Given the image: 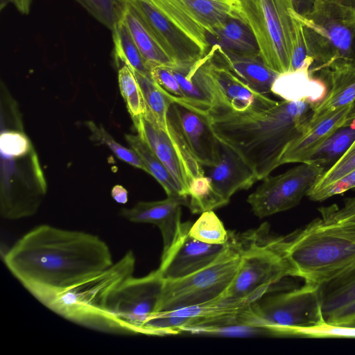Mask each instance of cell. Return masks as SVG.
I'll list each match as a JSON object with an SVG mask.
<instances>
[{
  "label": "cell",
  "instance_id": "cell-1",
  "mask_svg": "<svg viewBox=\"0 0 355 355\" xmlns=\"http://www.w3.org/2000/svg\"><path fill=\"white\" fill-rule=\"evenodd\" d=\"M3 261L45 306L61 293L114 263L108 245L98 236L49 225L25 234L7 251Z\"/></svg>",
  "mask_w": 355,
  "mask_h": 355
},
{
  "label": "cell",
  "instance_id": "cell-2",
  "mask_svg": "<svg viewBox=\"0 0 355 355\" xmlns=\"http://www.w3.org/2000/svg\"><path fill=\"white\" fill-rule=\"evenodd\" d=\"M194 110L205 116L219 142L236 153L262 180L279 166L286 145L306 129L313 106L306 101L283 100L266 109L236 111L211 106Z\"/></svg>",
  "mask_w": 355,
  "mask_h": 355
},
{
  "label": "cell",
  "instance_id": "cell-3",
  "mask_svg": "<svg viewBox=\"0 0 355 355\" xmlns=\"http://www.w3.org/2000/svg\"><path fill=\"white\" fill-rule=\"evenodd\" d=\"M1 216L16 220L34 215L46 193V184L37 154L23 131L16 103L1 105Z\"/></svg>",
  "mask_w": 355,
  "mask_h": 355
},
{
  "label": "cell",
  "instance_id": "cell-4",
  "mask_svg": "<svg viewBox=\"0 0 355 355\" xmlns=\"http://www.w3.org/2000/svg\"><path fill=\"white\" fill-rule=\"evenodd\" d=\"M278 245L293 277L318 286L355 263V225L317 218Z\"/></svg>",
  "mask_w": 355,
  "mask_h": 355
},
{
  "label": "cell",
  "instance_id": "cell-5",
  "mask_svg": "<svg viewBox=\"0 0 355 355\" xmlns=\"http://www.w3.org/2000/svg\"><path fill=\"white\" fill-rule=\"evenodd\" d=\"M135 257L128 251L116 263L61 293L46 306L60 316L97 331L119 334L107 304L112 292L133 276Z\"/></svg>",
  "mask_w": 355,
  "mask_h": 355
},
{
  "label": "cell",
  "instance_id": "cell-6",
  "mask_svg": "<svg viewBox=\"0 0 355 355\" xmlns=\"http://www.w3.org/2000/svg\"><path fill=\"white\" fill-rule=\"evenodd\" d=\"M264 230L240 239L241 261L236 274L221 299L255 302L284 278L293 277L281 252L278 238L264 239Z\"/></svg>",
  "mask_w": 355,
  "mask_h": 355
},
{
  "label": "cell",
  "instance_id": "cell-7",
  "mask_svg": "<svg viewBox=\"0 0 355 355\" xmlns=\"http://www.w3.org/2000/svg\"><path fill=\"white\" fill-rule=\"evenodd\" d=\"M297 16L303 25L309 56L318 64L312 67L313 73L350 64L355 12L319 0L311 12H297Z\"/></svg>",
  "mask_w": 355,
  "mask_h": 355
},
{
  "label": "cell",
  "instance_id": "cell-8",
  "mask_svg": "<svg viewBox=\"0 0 355 355\" xmlns=\"http://www.w3.org/2000/svg\"><path fill=\"white\" fill-rule=\"evenodd\" d=\"M265 64L279 74L290 71L293 40V0H240Z\"/></svg>",
  "mask_w": 355,
  "mask_h": 355
},
{
  "label": "cell",
  "instance_id": "cell-9",
  "mask_svg": "<svg viewBox=\"0 0 355 355\" xmlns=\"http://www.w3.org/2000/svg\"><path fill=\"white\" fill-rule=\"evenodd\" d=\"M241 261L240 239L212 263L182 278L165 280L157 312L170 311L221 299L232 282Z\"/></svg>",
  "mask_w": 355,
  "mask_h": 355
},
{
  "label": "cell",
  "instance_id": "cell-10",
  "mask_svg": "<svg viewBox=\"0 0 355 355\" xmlns=\"http://www.w3.org/2000/svg\"><path fill=\"white\" fill-rule=\"evenodd\" d=\"M132 119L138 136L169 171L182 196L188 198L192 180L205 173L193 155L171 105L165 130L148 113Z\"/></svg>",
  "mask_w": 355,
  "mask_h": 355
},
{
  "label": "cell",
  "instance_id": "cell-11",
  "mask_svg": "<svg viewBox=\"0 0 355 355\" xmlns=\"http://www.w3.org/2000/svg\"><path fill=\"white\" fill-rule=\"evenodd\" d=\"M189 72L209 98L211 106L245 111L269 108L279 103L257 92L233 73L223 62L218 44L192 65Z\"/></svg>",
  "mask_w": 355,
  "mask_h": 355
},
{
  "label": "cell",
  "instance_id": "cell-12",
  "mask_svg": "<svg viewBox=\"0 0 355 355\" xmlns=\"http://www.w3.org/2000/svg\"><path fill=\"white\" fill-rule=\"evenodd\" d=\"M254 302L218 299L170 311L156 312L144 324L141 334L197 335L202 330L234 322L248 313Z\"/></svg>",
  "mask_w": 355,
  "mask_h": 355
},
{
  "label": "cell",
  "instance_id": "cell-13",
  "mask_svg": "<svg viewBox=\"0 0 355 355\" xmlns=\"http://www.w3.org/2000/svg\"><path fill=\"white\" fill-rule=\"evenodd\" d=\"M164 279L159 269L142 277L128 278L111 294L107 311L119 334H139L157 312Z\"/></svg>",
  "mask_w": 355,
  "mask_h": 355
},
{
  "label": "cell",
  "instance_id": "cell-14",
  "mask_svg": "<svg viewBox=\"0 0 355 355\" xmlns=\"http://www.w3.org/2000/svg\"><path fill=\"white\" fill-rule=\"evenodd\" d=\"M325 169L310 163H300L284 173L268 175L247 202L252 211L261 218L297 206Z\"/></svg>",
  "mask_w": 355,
  "mask_h": 355
},
{
  "label": "cell",
  "instance_id": "cell-15",
  "mask_svg": "<svg viewBox=\"0 0 355 355\" xmlns=\"http://www.w3.org/2000/svg\"><path fill=\"white\" fill-rule=\"evenodd\" d=\"M255 306L259 315L277 328L281 337H295L297 329L325 320L318 286L310 284L259 299Z\"/></svg>",
  "mask_w": 355,
  "mask_h": 355
},
{
  "label": "cell",
  "instance_id": "cell-16",
  "mask_svg": "<svg viewBox=\"0 0 355 355\" xmlns=\"http://www.w3.org/2000/svg\"><path fill=\"white\" fill-rule=\"evenodd\" d=\"M154 39L178 67L190 68L206 53L171 21L150 0H127Z\"/></svg>",
  "mask_w": 355,
  "mask_h": 355
},
{
  "label": "cell",
  "instance_id": "cell-17",
  "mask_svg": "<svg viewBox=\"0 0 355 355\" xmlns=\"http://www.w3.org/2000/svg\"><path fill=\"white\" fill-rule=\"evenodd\" d=\"M190 223H184L182 234L168 254L161 259L159 270L165 280L182 278L216 261L230 246L212 245L198 241L188 234Z\"/></svg>",
  "mask_w": 355,
  "mask_h": 355
},
{
  "label": "cell",
  "instance_id": "cell-18",
  "mask_svg": "<svg viewBox=\"0 0 355 355\" xmlns=\"http://www.w3.org/2000/svg\"><path fill=\"white\" fill-rule=\"evenodd\" d=\"M188 205V198L167 197L162 200L138 202L131 208H123L121 215L132 223L154 224L159 229L163 240L164 259L179 239L183 228L181 207Z\"/></svg>",
  "mask_w": 355,
  "mask_h": 355
},
{
  "label": "cell",
  "instance_id": "cell-19",
  "mask_svg": "<svg viewBox=\"0 0 355 355\" xmlns=\"http://www.w3.org/2000/svg\"><path fill=\"white\" fill-rule=\"evenodd\" d=\"M171 107L197 161L205 167L216 165L220 158L221 145L205 116L180 103L172 101Z\"/></svg>",
  "mask_w": 355,
  "mask_h": 355
},
{
  "label": "cell",
  "instance_id": "cell-20",
  "mask_svg": "<svg viewBox=\"0 0 355 355\" xmlns=\"http://www.w3.org/2000/svg\"><path fill=\"white\" fill-rule=\"evenodd\" d=\"M313 59H309L300 69L279 74L271 92L284 101H306L316 107L327 94L326 83L315 76L311 71Z\"/></svg>",
  "mask_w": 355,
  "mask_h": 355
},
{
  "label": "cell",
  "instance_id": "cell-21",
  "mask_svg": "<svg viewBox=\"0 0 355 355\" xmlns=\"http://www.w3.org/2000/svg\"><path fill=\"white\" fill-rule=\"evenodd\" d=\"M352 105L330 113L290 141L280 155L279 166L287 163H305L314 150L343 124Z\"/></svg>",
  "mask_w": 355,
  "mask_h": 355
},
{
  "label": "cell",
  "instance_id": "cell-22",
  "mask_svg": "<svg viewBox=\"0 0 355 355\" xmlns=\"http://www.w3.org/2000/svg\"><path fill=\"white\" fill-rule=\"evenodd\" d=\"M220 158L208 168V175L215 191L228 202L240 190L248 189L258 179L245 162L234 151L221 144Z\"/></svg>",
  "mask_w": 355,
  "mask_h": 355
},
{
  "label": "cell",
  "instance_id": "cell-23",
  "mask_svg": "<svg viewBox=\"0 0 355 355\" xmlns=\"http://www.w3.org/2000/svg\"><path fill=\"white\" fill-rule=\"evenodd\" d=\"M212 37L231 19L244 21L240 0H171Z\"/></svg>",
  "mask_w": 355,
  "mask_h": 355
},
{
  "label": "cell",
  "instance_id": "cell-24",
  "mask_svg": "<svg viewBox=\"0 0 355 355\" xmlns=\"http://www.w3.org/2000/svg\"><path fill=\"white\" fill-rule=\"evenodd\" d=\"M329 77L331 87L324 98L313 108L307 127L327 115L355 101V68L350 64L324 70Z\"/></svg>",
  "mask_w": 355,
  "mask_h": 355
},
{
  "label": "cell",
  "instance_id": "cell-25",
  "mask_svg": "<svg viewBox=\"0 0 355 355\" xmlns=\"http://www.w3.org/2000/svg\"><path fill=\"white\" fill-rule=\"evenodd\" d=\"M224 64L252 89L262 94L271 92L279 73L268 68L260 55H240L225 51L218 44Z\"/></svg>",
  "mask_w": 355,
  "mask_h": 355
},
{
  "label": "cell",
  "instance_id": "cell-26",
  "mask_svg": "<svg viewBox=\"0 0 355 355\" xmlns=\"http://www.w3.org/2000/svg\"><path fill=\"white\" fill-rule=\"evenodd\" d=\"M122 20L127 26L149 70L155 65L178 67L161 49L135 9L127 0Z\"/></svg>",
  "mask_w": 355,
  "mask_h": 355
},
{
  "label": "cell",
  "instance_id": "cell-27",
  "mask_svg": "<svg viewBox=\"0 0 355 355\" xmlns=\"http://www.w3.org/2000/svg\"><path fill=\"white\" fill-rule=\"evenodd\" d=\"M324 320L355 301V263L318 286Z\"/></svg>",
  "mask_w": 355,
  "mask_h": 355
},
{
  "label": "cell",
  "instance_id": "cell-28",
  "mask_svg": "<svg viewBox=\"0 0 355 355\" xmlns=\"http://www.w3.org/2000/svg\"><path fill=\"white\" fill-rule=\"evenodd\" d=\"M213 37L226 52L240 55H260L252 31L242 20L229 19Z\"/></svg>",
  "mask_w": 355,
  "mask_h": 355
},
{
  "label": "cell",
  "instance_id": "cell-29",
  "mask_svg": "<svg viewBox=\"0 0 355 355\" xmlns=\"http://www.w3.org/2000/svg\"><path fill=\"white\" fill-rule=\"evenodd\" d=\"M354 140L355 127L341 125L314 150L305 163L316 164L327 170L343 156Z\"/></svg>",
  "mask_w": 355,
  "mask_h": 355
},
{
  "label": "cell",
  "instance_id": "cell-30",
  "mask_svg": "<svg viewBox=\"0 0 355 355\" xmlns=\"http://www.w3.org/2000/svg\"><path fill=\"white\" fill-rule=\"evenodd\" d=\"M125 137L130 148L146 167L148 173L160 184L168 197L186 198L182 196L178 184L165 166L138 135H125Z\"/></svg>",
  "mask_w": 355,
  "mask_h": 355
},
{
  "label": "cell",
  "instance_id": "cell-31",
  "mask_svg": "<svg viewBox=\"0 0 355 355\" xmlns=\"http://www.w3.org/2000/svg\"><path fill=\"white\" fill-rule=\"evenodd\" d=\"M112 32L116 62L152 78L150 70L122 19Z\"/></svg>",
  "mask_w": 355,
  "mask_h": 355
},
{
  "label": "cell",
  "instance_id": "cell-32",
  "mask_svg": "<svg viewBox=\"0 0 355 355\" xmlns=\"http://www.w3.org/2000/svg\"><path fill=\"white\" fill-rule=\"evenodd\" d=\"M139 85L145 104L146 113L159 127L166 128L167 114L172 103L167 92L157 84L153 78L133 71Z\"/></svg>",
  "mask_w": 355,
  "mask_h": 355
},
{
  "label": "cell",
  "instance_id": "cell-33",
  "mask_svg": "<svg viewBox=\"0 0 355 355\" xmlns=\"http://www.w3.org/2000/svg\"><path fill=\"white\" fill-rule=\"evenodd\" d=\"M229 202L214 189L207 175L193 178L188 193L187 207L193 214H202L226 205Z\"/></svg>",
  "mask_w": 355,
  "mask_h": 355
},
{
  "label": "cell",
  "instance_id": "cell-34",
  "mask_svg": "<svg viewBox=\"0 0 355 355\" xmlns=\"http://www.w3.org/2000/svg\"><path fill=\"white\" fill-rule=\"evenodd\" d=\"M188 234L198 241L212 245L227 244L231 235L213 210L202 213L190 225Z\"/></svg>",
  "mask_w": 355,
  "mask_h": 355
},
{
  "label": "cell",
  "instance_id": "cell-35",
  "mask_svg": "<svg viewBox=\"0 0 355 355\" xmlns=\"http://www.w3.org/2000/svg\"><path fill=\"white\" fill-rule=\"evenodd\" d=\"M347 125L355 127V101L352 103L342 125ZM354 168H355V140L343 156L323 173L320 179L309 189L307 193L327 186Z\"/></svg>",
  "mask_w": 355,
  "mask_h": 355
},
{
  "label": "cell",
  "instance_id": "cell-36",
  "mask_svg": "<svg viewBox=\"0 0 355 355\" xmlns=\"http://www.w3.org/2000/svg\"><path fill=\"white\" fill-rule=\"evenodd\" d=\"M121 94L132 119L144 115L147 110L136 77L128 66H121L118 71Z\"/></svg>",
  "mask_w": 355,
  "mask_h": 355
},
{
  "label": "cell",
  "instance_id": "cell-37",
  "mask_svg": "<svg viewBox=\"0 0 355 355\" xmlns=\"http://www.w3.org/2000/svg\"><path fill=\"white\" fill-rule=\"evenodd\" d=\"M97 21L112 31L121 20L126 0H75Z\"/></svg>",
  "mask_w": 355,
  "mask_h": 355
},
{
  "label": "cell",
  "instance_id": "cell-38",
  "mask_svg": "<svg viewBox=\"0 0 355 355\" xmlns=\"http://www.w3.org/2000/svg\"><path fill=\"white\" fill-rule=\"evenodd\" d=\"M86 126L91 132V139L105 145L121 160L148 173V170L139 157L132 148H127L118 142L101 126L92 121H87Z\"/></svg>",
  "mask_w": 355,
  "mask_h": 355
},
{
  "label": "cell",
  "instance_id": "cell-39",
  "mask_svg": "<svg viewBox=\"0 0 355 355\" xmlns=\"http://www.w3.org/2000/svg\"><path fill=\"white\" fill-rule=\"evenodd\" d=\"M293 24V51L290 71L302 67L309 59L303 25L295 9L291 10ZM313 59V58H312Z\"/></svg>",
  "mask_w": 355,
  "mask_h": 355
},
{
  "label": "cell",
  "instance_id": "cell-40",
  "mask_svg": "<svg viewBox=\"0 0 355 355\" xmlns=\"http://www.w3.org/2000/svg\"><path fill=\"white\" fill-rule=\"evenodd\" d=\"M320 218L327 223L355 225V198H347L339 207L331 205L318 209Z\"/></svg>",
  "mask_w": 355,
  "mask_h": 355
},
{
  "label": "cell",
  "instance_id": "cell-41",
  "mask_svg": "<svg viewBox=\"0 0 355 355\" xmlns=\"http://www.w3.org/2000/svg\"><path fill=\"white\" fill-rule=\"evenodd\" d=\"M353 188H355V168L327 186L318 191L308 193L306 196L313 201L321 202Z\"/></svg>",
  "mask_w": 355,
  "mask_h": 355
},
{
  "label": "cell",
  "instance_id": "cell-42",
  "mask_svg": "<svg viewBox=\"0 0 355 355\" xmlns=\"http://www.w3.org/2000/svg\"><path fill=\"white\" fill-rule=\"evenodd\" d=\"M153 80L171 96L182 98L184 95L171 67L155 65L150 69Z\"/></svg>",
  "mask_w": 355,
  "mask_h": 355
},
{
  "label": "cell",
  "instance_id": "cell-43",
  "mask_svg": "<svg viewBox=\"0 0 355 355\" xmlns=\"http://www.w3.org/2000/svg\"><path fill=\"white\" fill-rule=\"evenodd\" d=\"M325 320L334 324L355 327V301L336 310Z\"/></svg>",
  "mask_w": 355,
  "mask_h": 355
},
{
  "label": "cell",
  "instance_id": "cell-44",
  "mask_svg": "<svg viewBox=\"0 0 355 355\" xmlns=\"http://www.w3.org/2000/svg\"><path fill=\"white\" fill-rule=\"evenodd\" d=\"M319 0H293L295 10L302 15H306L312 12Z\"/></svg>",
  "mask_w": 355,
  "mask_h": 355
},
{
  "label": "cell",
  "instance_id": "cell-45",
  "mask_svg": "<svg viewBox=\"0 0 355 355\" xmlns=\"http://www.w3.org/2000/svg\"><path fill=\"white\" fill-rule=\"evenodd\" d=\"M113 199L118 203L125 204L128 200V191L121 185H115L111 191Z\"/></svg>",
  "mask_w": 355,
  "mask_h": 355
},
{
  "label": "cell",
  "instance_id": "cell-46",
  "mask_svg": "<svg viewBox=\"0 0 355 355\" xmlns=\"http://www.w3.org/2000/svg\"><path fill=\"white\" fill-rule=\"evenodd\" d=\"M355 12V0H324Z\"/></svg>",
  "mask_w": 355,
  "mask_h": 355
},
{
  "label": "cell",
  "instance_id": "cell-47",
  "mask_svg": "<svg viewBox=\"0 0 355 355\" xmlns=\"http://www.w3.org/2000/svg\"><path fill=\"white\" fill-rule=\"evenodd\" d=\"M31 0H17L15 6L21 13L27 15L29 12Z\"/></svg>",
  "mask_w": 355,
  "mask_h": 355
},
{
  "label": "cell",
  "instance_id": "cell-48",
  "mask_svg": "<svg viewBox=\"0 0 355 355\" xmlns=\"http://www.w3.org/2000/svg\"><path fill=\"white\" fill-rule=\"evenodd\" d=\"M350 64L355 68V28L353 32L350 49Z\"/></svg>",
  "mask_w": 355,
  "mask_h": 355
},
{
  "label": "cell",
  "instance_id": "cell-49",
  "mask_svg": "<svg viewBox=\"0 0 355 355\" xmlns=\"http://www.w3.org/2000/svg\"><path fill=\"white\" fill-rule=\"evenodd\" d=\"M8 3H12L15 6L17 0H0V9L3 10Z\"/></svg>",
  "mask_w": 355,
  "mask_h": 355
}]
</instances>
